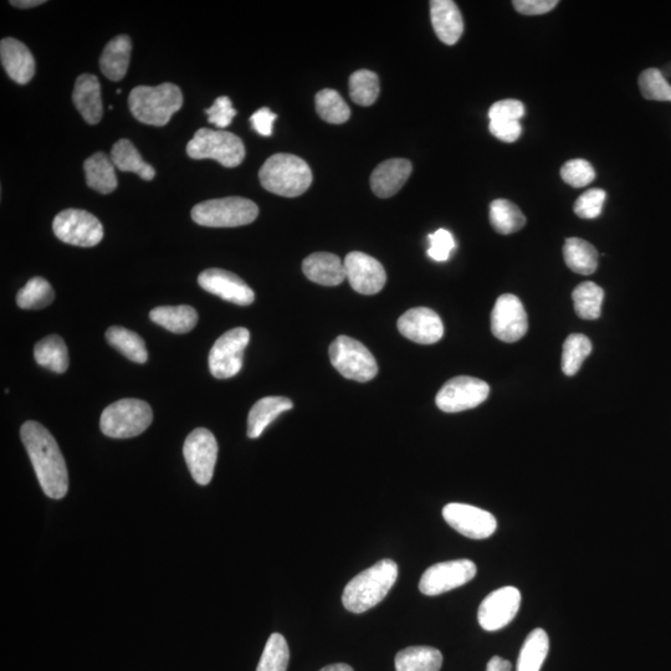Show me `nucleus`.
I'll return each instance as SVG.
<instances>
[{
  "label": "nucleus",
  "instance_id": "4",
  "mask_svg": "<svg viewBox=\"0 0 671 671\" xmlns=\"http://www.w3.org/2000/svg\"><path fill=\"white\" fill-rule=\"evenodd\" d=\"M261 186L278 196L295 198L312 183V171L302 158L289 153L271 156L259 172Z\"/></svg>",
  "mask_w": 671,
  "mask_h": 671
},
{
  "label": "nucleus",
  "instance_id": "45",
  "mask_svg": "<svg viewBox=\"0 0 671 671\" xmlns=\"http://www.w3.org/2000/svg\"><path fill=\"white\" fill-rule=\"evenodd\" d=\"M428 255L435 261L443 263L449 259L455 249V240L453 235L445 229H439L429 237Z\"/></svg>",
  "mask_w": 671,
  "mask_h": 671
},
{
  "label": "nucleus",
  "instance_id": "25",
  "mask_svg": "<svg viewBox=\"0 0 671 671\" xmlns=\"http://www.w3.org/2000/svg\"><path fill=\"white\" fill-rule=\"evenodd\" d=\"M294 408L286 397H265L256 402L248 417V437L259 438L276 418Z\"/></svg>",
  "mask_w": 671,
  "mask_h": 671
},
{
  "label": "nucleus",
  "instance_id": "28",
  "mask_svg": "<svg viewBox=\"0 0 671 671\" xmlns=\"http://www.w3.org/2000/svg\"><path fill=\"white\" fill-rule=\"evenodd\" d=\"M155 324L165 327L173 334H187L196 327L198 322L197 311L192 306H160L150 312Z\"/></svg>",
  "mask_w": 671,
  "mask_h": 671
},
{
  "label": "nucleus",
  "instance_id": "43",
  "mask_svg": "<svg viewBox=\"0 0 671 671\" xmlns=\"http://www.w3.org/2000/svg\"><path fill=\"white\" fill-rule=\"evenodd\" d=\"M561 177L570 186L582 188L594 181L596 171H594L591 163L578 158V160L568 161L563 165L561 168Z\"/></svg>",
  "mask_w": 671,
  "mask_h": 671
},
{
  "label": "nucleus",
  "instance_id": "16",
  "mask_svg": "<svg viewBox=\"0 0 671 671\" xmlns=\"http://www.w3.org/2000/svg\"><path fill=\"white\" fill-rule=\"evenodd\" d=\"M521 606V593L515 587H503L490 593L481 602L478 621L481 628L496 632L514 621Z\"/></svg>",
  "mask_w": 671,
  "mask_h": 671
},
{
  "label": "nucleus",
  "instance_id": "13",
  "mask_svg": "<svg viewBox=\"0 0 671 671\" xmlns=\"http://www.w3.org/2000/svg\"><path fill=\"white\" fill-rule=\"evenodd\" d=\"M476 565L470 560H455L440 562L429 567L420 578L419 589L425 596H439V594L453 591L474 580Z\"/></svg>",
  "mask_w": 671,
  "mask_h": 671
},
{
  "label": "nucleus",
  "instance_id": "6",
  "mask_svg": "<svg viewBox=\"0 0 671 671\" xmlns=\"http://www.w3.org/2000/svg\"><path fill=\"white\" fill-rule=\"evenodd\" d=\"M259 208L250 199L228 197L212 199L197 204L192 209V219L202 227L237 228L253 223Z\"/></svg>",
  "mask_w": 671,
  "mask_h": 671
},
{
  "label": "nucleus",
  "instance_id": "38",
  "mask_svg": "<svg viewBox=\"0 0 671 671\" xmlns=\"http://www.w3.org/2000/svg\"><path fill=\"white\" fill-rule=\"evenodd\" d=\"M316 110L321 119L332 125H341L350 119L351 110L337 91L325 89L316 95Z\"/></svg>",
  "mask_w": 671,
  "mask_h": 671
},
{
  "label": "nucleus",
  "instance_id": "49",
  "mask_svg": "<svg viewBox=\"0 0 671 671\" xmlns=\"http://www.w3.org/2000/svg\"><path fill=\"white\" fill-rule=\"evenodd\" d=\"M516 12L524 15H542L557 7V0H515Z\"/></svg>",
  "mask_w": 671,
  "mask_h": 671
},
{
  "label": "nucleus",
  "instance_id": "5",
  "mask_svg": "<svg viewBox=\"0 0 671 671\" xmlns=\"http://www.w3.org/2000/svg\"><path fill=\"white\" fill-rule=\"evenodd\" d=\"M152 420L153 412L150 404L140 399H121L110 404L102 412L100 428L106 437L128 439L145 432Z\"/></svg>",
  "mask_w": 671,
  "mask_h": 671
},
{
  "label": "nucleus",
  "instance_id": "46",
  "mask_svg": "<svg viewBox=\"0 0 671 671\" xmlns=\"http://www.w3.org/2000/svg\"><path fill=\"white\" fill-rule=\"evenodd\" d=\"M208 121L219 128L228 127L232 124L237 110L234 109L232 101L228 96H220L214 101L212 107L206 110Z\"/></svg>",
  "mask_w": 671,
  "mask_h": 671
},
{
  "label": "nucleus",
  "instance_id": "33",
  "mask_svg": "<svg viewBox=\"0 0 671 671\" xmlns=\"http://www.w3.org/2000/svg\"><path fill=\"white\" fill-rule=\"evenodd\" d=\"M550 649V639L544 629L537 628L527 635L522 645L517 671H540Z\"/></svg>",
  "mask_w": 671,
  "mask_h": 671
},
{
  "label": "nucleus",
  "instance_id": "31",
  "mask_svg": "<svg viewBox=\"0 0 671 671\" xmlns=\"http://www.w3.org/2000/svg\"><path fill=\"white\" fill-rule=\"evenodd\" d=\"M111 160L122 172H132L143 181H152L156 177V169L142 160L140 152L131 141L120 140L111 150Z\"/></svg>",
  "mask_w": 671,
  "mask_h": 671
},
{
  "label": "nucleus",
  "instance_id": "22",
  "mask_svg": "<svg viewBox=\"0 0 671 671\" xmlns=\"http://www.w3.org/2000/svg\"><path fill=\"white\" fill-rule=\"evenodd\" d=\"M413 171L412 163L404 158L382 162L371 176V188L379 198L393 197L401 191Z\"/></svg>",
  "mask_w": 671,
  "mask_h": 671
},
{
  "label": "nucleus",
  "instance_id": "44",
  "mask_svg": "<svg viewBox=\"0 0 671 671\" xmlns=\"http://www.w3.org/2000/svg\"><path fill=\"white\" fill-rule=\"evenodd\" d=\"M607 193L603 189L593 188L583 193L575 203V213L582 219H594L601 215Z\"/></svg>",
  "mask_w": 671,
  "mask_h": 671
},
{
  "label": "nucleus",
  "instance_id": "1",
  "mask_svg": "<svg viewBox=\"0 0 671 671\" xmlns=\"http://www.w3.org/2000/svg\"><path fill=\"white\" fill-rule=\"evenodd\" d=\"M20 437L45 495L55 500L65 498L69 491V474L53 435L44 425L30 420L22 425Z\"/></svg>",
  "mask_w": 671,
  "mask_h": 671
},
{
  "label": "nucleus",
  "instance_id": "23",
  "mask_svg": "<svg viewBox=\"0 0 671 671\" xmlns=\"http://www.w3.org/2000/svg\"><path fill=\"white\" fill-rule=\"evenodd\" d=\"M73 100L76 109L89 125H97L104 115L101 86L95 75L83 74L76 80Z\"/></svg>",
  "mask_w": 671,
  "mask_h": 671
},
{
  "label": "nucleus",
  "instance_id": "36",
  "mask_svg": "<svg viewBox=\"0 0 671 671\" xmlns=\"http://www.w3.org/2000/svg\"><path fill=\"white\" fill-rule=\"evenodd\" d=\"M575 311L583 320H597L601 317L604 291L597 284L587 281L573 290Z\"/></svg>",
  "mask_w": 671,
  "mask_h": 671
},
{
  "label": "nucleus",
  "instance_id": "51",
  "mask_svg": "<svg viewBox=\"0 0 671 671\" xmlns=\"http://www.w3.org/2000/svg\"><path fill=\"white\" fill-rule=\"evenodd\" d=\"M511 669L512 664L509 660L500 657L491 658L488 665H486V671H511Z\"/></svg>",
  "mask_w": 671,
  "mask_h": 671
},
{
  "label": "nucleus",
  "instance_id": "32",
  "mask_svg": "<svg viewBox=\"0 0 671 671\" xmlns=\"http://www.w3.org/2000/svg\"><path fill=\"white\" fill-rule=\"evenodd\" d=\"M442 665V652L432 647H409L396 657L397 671H439Z\"/></svg>",
  "mask_w": 671,
  "mask_h": 671
},
{
  "label": "nucleus",
  "instance_id": "14",
  "mask_svg": "<svg viewBox=\"0 0 671 671\" xmlns=\"http://www.w3.org/2000/svg\"><path fill=\"white\" fill-rule=\"evenodd\" d=\"M529 330V321L519 297L501 295L491 312V332L498 340L514 343L521 340Z\"/></svg>",
  "mask_w": 671,
  "mask_h": 671
},
{
  "label": "nucleus",
  "instance_id": "42",
  "mask_svg": "<svg viewBox=\"0 0 671 671\" xmlns=\"http://www.w3.org/2000/svg\"><path fill=\"white\" fill-rule=\"evenodd\" d=\"M639 89L644 99L671 102V85L659 69L644 70L639 76Z\"/></svg>",
  "mask_w": 671,
  "mask_h": 671
},
{
  "label": "nucleus",
  "instance_id": "34",
  "mask_svg": "<svg viewBox=\"0 0 671 671\" xmlns=\"http://www.w3.org/2000/svg\"><path fill=\"white\" fill-rule=\"evenodd\" d=\"M106 340L128 360L136 363L147 362L146 343L136 332L127 330L125 327L112 326L106 332Z\"/></svg>",
  "mask_w": 671,
  "mask_h": 671
},
{
  "label": "nucleus",
  "instance_id": "2",
  "mask_svg": "<svg viewBox=\"0 0 671 671\" xmlns=\"http://www.w3.org/2000/svg\"><path fill=\"white\" fill-rule=\"evenodd\" d=\"M398 578L397 563L382 560L352 578L343 591L342 603L348 612L370 611L387 597Z\"/></svg>",
  "mask_w": 671,
  "mask_h": 671
},
{
  "label": "nucleus",
  "instance_id": "30",
  "mask_svg": "<svg viewBox=\"0 0 671 671\" xmlns=\"http://www.w3.org/2000/svg\"><path fill=\"white\" fill-rule=\"evenodd\" d=\"M563 259L573 273L591 275L598 268V253L591 243L580 238L566 240Z\"/></svg>",
  "mask_w": 671,
  "mask_h": 671
},
{
  "label": "nucleus",
  "instance_id": "8",
  "mask_svg": "<svg viewBox=\"0 0 671 671\" xmlns=\"http://www.w3.org/2000/svg\"><path fill=\"white\" fill-rule=\"evenodd\" d=\"M330 360L343 377L352 381L370 382L378 373L377 362L368 348L348 336L337 337L332 342Z\"/></svg>",
  "mask_w": 671,
  "mask_h": 671
},
{
  "label": "nucleus",
  "instance_id": "37",
  "mask_svg": "<svg viewBox=\"0 0 671 671\" xmlns=\"http://www.w3.org/2000/svg\"><path fill=\"white\" fill-rule=\"evenodd\" d=\"M55 299V291L44 278L30 279L17 295V304L23 310H42Z\"/></svg>",
  "mask_w": 671,
  "mask_h": 671
},
{
  "label": "nucleus",
  "instance_id": "26",
  "mask_svg": "<svg viewBox=\"0 0 671 671\" xmlns=\"http://www.w3.org/2000/svg\"><path fill=\"white\" fill-rule=\"evenodd\" d=\"M132 42L127 35H119L106 45L100 58L102 74L111 81L125 78L130 65Z\"/></svg>",
  "mask_w": 671,
  "mask_h": 671
},
{
  "label": "nucleus",
  "instance_id": "7",
  "mask_svg": "<svg viewBox=\"0 0 671 671\" xmlns=\"http://www.w3.org/2000/svg\"><path fill=\"white\" fill-rule=\"evenodd\" d=\"M188 156L193 160H215L228 168L242 165L245 146L242 138L227 131H213L201 128L188 142Z\"/></svg>",
  "mask_w": 671,
  "mask_h": 671
},
{
  "label": "nucleus",
  "instance_id": "24",
  "mask_svg": "<svg viewBox=\"0 0 671 671\" xmlns=\"http://www.w3.org/2000/svg\"><path fill=\"white\" fill-rule=\"evenodd\" d=\"M302 271L307 279L324 286H338L346 279L345 264L337 255L314 253L302 263Z\"/></svg>",
  "mask_w": 671,
  "mask_h": 671
},
{
  "label": "nucleus",
  "instance_id": "15",
  "mask_svg": "<svg viewBox=\"0 0 671 671\" xmlns=\"http://www.w3.org/2000/svg\"><path fill=\"white\" fill-rule=\"evenodd\" d=\"M444 520L460 535L473 540H484L493 536L498 529V521L489 511L479 507L452 503L444 506Z\"/></svg>",
  "mask_w": 671,
  "mask_h": 671
},
{
  "label": "nucleus",
  "instance_id": "17",
  "mask_svg": "<svg viewBox=\"0 0 671 671\" xmlns=\"http://www.w3.org/2000/svg\"><path fill=\"white\" fill-rule=\"evenodd\" d=\"M343 264L346 279L358 294L376 295L386 285V270L377 259L368 254L352 252L346 256Z\"/></svg>",
  "mask_w": 671,
  "mask_h": 671
},
{
  "label": "nucleus",
  "instance_id": "47",
  "mask_svg": "<svg viewBox=\"0 0 671 671\" xmlns=\"http://www.w3.org/2000/svg\"><path fill=\"white\" fill-rule=\"evenodd\" d=\"M524 115V104L514 99L495 102L489 110L490 121H520Z\"/></svg>",
  "mask_w": 671,
  "mask_h": 671
},
{
  "label": "nucleus",
  "instance_id": "53",
  "mask_svg": "<svg viewBox=\"0 0 671 671\" xmlns=\"http://www.w3.org/2000/svg\"><path fill=\"white\" fill-rule=\"evenodd\" d=\"M320 671H355L353 670L350 665L347 664H332V665H327V667L322 668Z\"/></svg>",
  "mask_w": 671,
  "mask_h": 671
},
{
  "label": "nucleus",
  "instance_id": "19",
  "mask_svg": "<svg viewBox=\"0 0 671 671\" xmlns=\"http://www.w3.org/2000/svg\"><path fill=\"white\" fill-rule=\"evenodd\" d=\"M398 330L408 340L419 345H433L444 336L442 319L428 307H416L399 317Z\"/></svg>",
  "mask_w": 671,
  "mask_h": 671
},
{
  "label": "nucleus",
  "instance_id": "12",
  "mask_svg": "<svg viewBox=\"0 0 671 671\" xmlns=\"http://www.w3.org/2000/svg\"><path fill=\"white\" fill-rule=\"evenodd\" d=\"M192 478L197 484L206 486L212 481L218 458V443L214 434L206 428L194 429L183 445Z\"/></svg>",
  "mask_w": 671,
  "mask_h": 671
},
{
  "label": "nucleus",
  "instance_id": "29",
  "mask_svg": "<svg viewBox=\"0 0 671 671\" xmlns=\"http://www.w3.org/2000/svg\"><path fill=\"white\" fill-rule=\"evenodd\" d=\"M35 361L39 366L51 372L64 373L69 368V351L63 338L50 335L39 341L34 347Z\"/></svg>",
  "mask_w": 671,
  "mask_h": 671
},
{
  "label": "nucleus",
  "instance_id": "10",
  "mask_svg": "<svg viewBox=\"0 0 671 671\" xmlns=\"http://www.w3.org/2000/svg\"><path fill=\"white\" fill-rule=\"evenodd\" d=\"M249 341L250 332L244 327H237L220 336L209 353L210 373L218 379L237 376L242 370L244 351Z\"/></svg>",
  "mask_w": 671,
  "mask_h": 671
},
{
  "label": "nucleus",
  "instance_id": "41",
  "mask_svg": "<svg viewBox=\"0 0 671 671\" xmlns=\"http://www.w3.org/2000/svg\"><path fill=\"white\" fill-rule=\"evenodd\" d=\"M379 79L370 70H358L350 78V96L360 106H371L378 99Z\"/></svg>",
  "mask_w": 671,
  "mask_h": 671
},
{
  "label": "nucleus",
  "instance_id": "3",
  "mask_svg": "<svg viewBox=\"0 0 671 671\" xmlns=\"http://www.w3.org/2000/svg\"><path fill=\"white\" fill-rule=\"evenodd\" d=\"M135 119L150 126H166L183 106V94L177 85L137 86L128 96Z\"/></svg>",
  "mask_w": 671,
  "mask_h": 671
},
{
  "label": "nucleus",
  "instance_id": "52",
  "mask_svg": "<svg viewBox=\"0 0 671 671\" xmlns=\"http://www.w3.org/2000/svg\"><path fill=\"white\" fill-rule=\"evenodd\" d=\"M44 3V0H17V2H10V4L14 5V7L22 9L38 7V5H42Z\"/></svg>",
  "mask_w": 671,
  "mask_h": 671
},
{
  "label": "nucleus",
  "instance_id": "40",
  "mask_svg": "<svg viewBox=\"0 0 671 671\" xmlns=\"http://www.w3.org/2000/svg\"><path fill=\"white\" fill-rule=\"evenodd\" d=\"M290 660L288 642L279 633L270 635L256 671H286Z\"/></svg>",
  "mask_w": 671,
  "mask_h": 671
},
{
  "label": "nucleus",
  "instance_id": "35",
  "mask_svg": "<svg viewBox=\"0 0 671 671\" xmlns=\"http://www.w3.org/2000/svg\"><path fill=\"white\" fill-rule=\"evenodd\" d=\"M490 223L499 234L509 235L525 227L526 218L516 204L496 199L490 204Z\"/></svg>",
  "mask_w": 671,
  "mask_h": 671
},
{
  "label": "nucleus",
  "instance_id": "18",
  "mask_svg": "<svg viewBox=\"0 0 671 671\" xmlns=\"http://www.w3.org/2000/svg\"><path fill=\"white\" fill-rule=\"evenodd\" d=\"M198 284L208 293L239 306L252 305L255 293L238 275L223 269H208L198 276Z\"/></svg>",
  "mask_w": 671,
  "mask_h": 671
},
{
  "label": "nucleus",
  "instance_id": "21",
  "mask_svg": "<svg viewBox=\"0 0 671 671\" xmlns=\"http://www.w3.org/2000/svg\"><path fill=\"white\" fill-rule=\"evenodd\" d=\"M430 18L435 34L440 42L454 45L464 33V20L458 5L452 0H433L430 2Z\"/></svg>",
  "mask_w": 671,
  "mask_h": 671
},
{
  "label": "nucleus",
  "instance_id": "9",
  "mask_svg": "<svg viewBox=\"0 0 671 671\" xmlns=\"http://www.w3.org/2000/svg\"><path fill=\"white\" fill-rule=\"evenodd\" d=\"M53 230L61 242L75 247H95L104 238V228L100 220L81 209L60 212L54 219Z\"/></svg>",
  "mask_w": 671,
  "mask_h": 671
},
{
  "label": "nucleus",
  "instance_id": "50",
  "mask_svg": "<svg viewBox=\"0 0 671 671\" xmlns=\"http://www.w3.org/2000/svg\"><path fill=\"white\" fill-rule=\"evenodd\" d=\"M278 115L271 112L268 107H263L250 117V122L256 132L261 136L269 137L273 135L274 122Z\"/></svg>",
  "mask_w": 671,
  "mask_h": 671
},
{
  "label": "nucleus",
  "instance_id": "48",
  "mask_svg": "<svg viewBox=\"0 0 671 671\" xmlns=\"http://www.w3.org/2000/svg\"><path fill=\"white\" fill-rule=\"evenodd\" d=\"M491 135L505 143H514L519 140L522 127L520 121H490Z\"/></svg>",
  "mask_w": 671,
  "mask_h": 671
},
{
  "label": "nucleus",
  "instance_id": "20",
  "mask_svg": "<svg viewBox=\"0 0 671 671\" xmlns=\"http://www.w3.org/2000/svg\"><path fill=\"white\" fill-rule=\"evenodd\" d=\"M0 59L9 78L19 85L28 84L35 74V60L30 50L17 39L5 38L0 43Z\"/></svg>",
  "mask_w": 671,
  "mask_h": 671
},
{
  "label": "nucleus",
  "instance_id": "39",
  "mask_svg": "<svg viewBox=\"0 0 671 671\" xmlns=\"http://www.w3.org/2000/svg\"><path fill=\"white\" fill-rule=\"evenodd\" d=\"M592 343L589 338L581 334H573L568 336L565 343H563L562 352V371L567 376H575L586 361V358L591 355Z\"/></svg>",
  "mask_w": 671,
  "mask_h": 671
},
{
  "label": "nucleus",
  "instance_id": "11",
  "mask_svg": "<svg viewBox=\"0 0 671 671\" xmlns=\"http://www.w3.org/2000/svg\"><path fill=\"white\" fill-rule=\"evenodd\" d=\"M489 384L481 379L460 376L450 379L437 394L435 403L440 411L459 413L479 407L488 399Z\"/></svg>",
  "mask_w": 671,
  "mask_h": 671
},
{
  "label": "nucleus",
  "instance_id": "27",
  "mask_svg": "<svg viewBox=\"0 0 671 671\" xmlns=\"http://www.w3.org/2000/svg\"><path fill=\"white\" fill-rule=\"evenodd\" d=\"M87 186L101 194H110L117 188L115 165L111 157L97 152L84 163Z\"/></svg>",
  "mask_w": 671,
  "mask_h": 671
}]
</instances>
